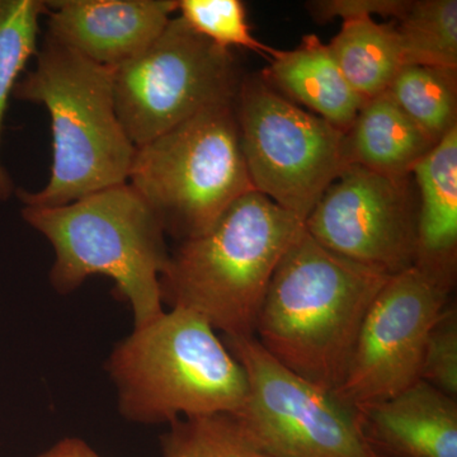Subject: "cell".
Segmentation results:
<instances>
[{
    "label": "cell",
    "mask_w": 457,
    "mask_h": 457,
    "mask_svg": "<svg viewBox=\"0 0 457 457\" xmlns=\"http://www.w3.org/2000/svg\"><path fill=\"white\" fill-rule=\"evenodd\" d=\"M411 0H315L309 2L306 8L318 22L341 18L345 21L359 18L390 17L398 21L407 11Z\"/></svg>",
    "instance_id": "cb8c5ba5"
},
{
    "label": "cell",
    "mask_w": 457,
    "mask_h": 457,
    "mask_svg": "<svg viewBox=\"0 0 457 457\" xmlns=\"http://www.w3.org/2000/svg\"><path fill=\"white\" fill-rule=\"evenodd\" d=\"M163 457H275L237 414L180 418L161 438Z\"/></svg>",
    "instance_id": "44dd1931"
},
{
    "label": "cell",
    "mask_w": 457,
    "mask_h": 457,
    "mask_svg": "<svg viewBox=\"0 0 457 457\" xmlns=\"http://www.w3.org/2000/svg\"><path fill=\"white\" fill-rule=\"evenodd\" d=\"M245 369L248 396L237 414L275 457H380L359 411L272 359L255 337L222 339Z\"/></svg>",
    "instance_id": "9c48e42d"
},
{
    "label": "cell",
    "mask_w": 457,
    "mask_h": 457,
    "mask_svg": "<svg viewBox=\"0 0 457 457\" xmlns=\"http://www.w3.org/2000/svg\"><path fill=\"white\" fill-rule=\"evenodd\" d=\"M236 59L173 16L143 53L113 69L117 116L144 145L213 104L236 101Z\"/></svg>",
    "instance_id": "ba28073f"
},
{
    "label": "cell",
    "mask_w": 457,
    "mask_h": 457,
    "mask_svg": "<svg viewBox=\"0 0 457 457\" xmlns=\"http://www.w3.org/2000/svg\"><path fill=\"white\" fill-rule=\"evenodd\" d=\"M409 177L347 165L303 228L329 251L394 276L416 266L418 201Z\"/></svg>",
    "instance_id": "30bf717a"
},
{
    "label": "cell",
    "mask_w": 457,
    "mask_h": 457,
    "mask_svg": "<svg viewBox=\"0 0 457 457\" xmlns=\"http://www.w3.org/2000/svg\"><path fill=\"white\" fill-rule=\"evenodd\" d=\"M327 45L347 82L366 101L384 95L404 66L394 22L345 21Z\"/></svg>",
    "instance_id": "e0dca14e"
},
{
    "label": "cell",
    "mask_w": 457,
    "mask_h": 457,
    "mask_svg": "<svg viewBox=\"0 0 457 457\" xmlns=\"http://www.w3.org/2000/svg\"><path fill=\"white\" fill-rule=\"evenodd\" d=\"M47 12L44 0H0V149L9 99L37 53L40 20ZM16 191L0 153V203L8 201Z\"/></svg>",
    "instance_id": "ac0fdd59"
},
{
    "label": "cell",
    "mask_w": 457,
    "mask_h": 457,
    "mask_svg": "<svg viewBox=\"0 0 457 457\" xmlns=\"http://www.w3.org/2000/svg\"><path fill=\"white\" fill-rule=\"evenodd\" d=\"M36 457H102L86 441L77 437H65Z\"/></svg>",
    "instance_id": "d4e9b609"
},
{
    "label": "cell",
    "mask_w": 457,
    "mask_h": 457,
    "mask_svg": "<svg viewBox=\"0 0 457 457\" xmlns=\"http://www.w3.org/2000/svg\"><path fill=\"white\" fill-rule=\"evenodd\" d=\"M47 7L46 36L114 69L161 35L179 0H51Z\"/></svg>",
    "instance_id": "7c38bea8"
},
{
    "label": "cell",
    "mask_w": 457,
    "mask_h": 457,
    "mask_svg": "<svg viewBox=\"0 0 457 457\" xmlns=\"http://www.w3.org/2000/svg\"><path fill=\"white\" fill-rule=\"evenodd\" d=\"M436 144L386 93L366 102L343 137L345 164L392 177L411 176Z\"/></svg>",
    "instance_id": "2e32d148"
},
{
    "label": "cell",
    "mask_w": 457,
    "mask_h": 457,
    "mask_svg": "<svg viewBox=\"0 0 457 457\" xmlns=\"http://www.w3.org/2000/svg\"><path fill=\"white\" fill-rule=\"evenodd\" d=\"M450 295L417 267L387 279L366 314L337 395L361 407L420 380L427 337Z\"/></svg>",
    "instance_id": "8fae6325"
},
{
    "label": "cell",
    "mask_w": 457,
    "mask_h": 457,
    "mask_svg": "<svg viewBox=\"0 0 457 457\" xmlns=\"http://www.w3.org/2000/svg\"><path fill=\"white\" fill-rule=\"evenodd\" d=\"M177 13L195 32L221 49L242 47L267 60L278 51L252 35L240 0H179Z\"/></svg>",
    "instance_id": "7402d4cb"
},
{
    "label": "cell",
    "mask_w": 457,
    "mask_h": 457,
    "mask_svg": "<svg viewBox=\"0 0 457 457\" xmlns=\"http://www.w3.org/2000/svg\"><path fill=\"white\" fill-rule=\"evenodd\" d=\"M390 278L329 251L303 228L270 279L255 339L284 368L336 393L370 306Z\"/></svg>",
    "instance_id": "6da1fadb"
},
{
    "label": "cell",
    "mask_w": 457,
    "mask_h": 457,
    "mask_svg": "<svg viewBox=\"0 0 457 457\" xmlns=\"http://www.w3.org/2000/svg\"><path fill=\"white\" fill-rule=\"evenodd\" d=\"M12 98L46 108L53 137L49 180L36 192L17 189L22 204L62 206L128 183L137 146L117 116L112 68L45 35Z\"/></svg>",
    "instance_id": "7a4b0ae2"
},
{
    "label": "cell",
    "mask_w": 457,
    "mask_h": 457,
    "mask_svg": "<svg viewBox=\"0 0 457 457\" xmlns=\"http://www.w3.org/2000/svg\"><path fill=\"white\" fill-rule=\"evenodd\" d=\"M179 242L203 236L254 191L234 102L213 104L137 146L128 180Z\"/></svg>",
    "instance_id": "8992f818"
},
{
    "label": "cell",
    "mask_w": 457,
    "mask_h": 457,
    "mask_svg": "<svg viewBox=\"0 0 457 457\" xmlns=\"http://www.w3.org/2000/svg\"><path fill=\"white\" fill-rule=\"evenodd\" d=\"M356 408L380 457H457V400L426 381Z\"/></svg>",
    "instance_id": "4fadbf2b"
},
{
    "label": "cell",
    "mask_w": 457,
    "mask_h": 457,
    "mask_svg": "<svg viewBox=\"0 0 457 457\" xmlns=\"http://www.w3.org/2000/svg\"><path fill=\"white\" fill-rule=\"evenodd\" d=\"M385 93L435 144L457 126L453 69L403 66Z\"/></svg>",
    "instance_id": "d6986e66"
},
{
    "label": "cell",
    "mask_w": 457,
    "mask_h": 457,
    "mask_svg": "<svg viewBox=\"0 0 457 457\" xmlns=\"http://www.w3.org/2000/svg\"><path fill=\"white\" fill-rule=\"evenodd\" d=\"M234 108L254 191L305 221L347 167L345 132L285 97L262 77L240 82Z\"/></svg>",
    "instance_id": "52a82bcc"
},
{
    "label": "cell",
    "mask_w": 457,
    "mask_h": 457,
    "mask_svg": "<svg viewBox=\"0 0 457 457\" xmlns=\"http://www.w3.org/2000/svg\"><path fill=\"white\" fill-rule=\"evenodd\" d=\"M420 380L456 398L457 396V309L447 303L427 337Z\"/></svg>",
    "instance_id": "603a6c76"
},
{
    "label": "cell",
    "mask_w": 457,
    "mask_h": 457,
    "mask_svg": "<svg viewBox=\"0 0 457 457\" xmlns=\"http://www.w3.org/2000/svg\"><path fill=\"white\" fill-rule=\"evenodd\" d=\"M394 23L404 66L457 71L456 0H411Z\"/></svg>",
    "instance_id": "ffe728a7"
},
{
    "label": "cell",
    "mask_w": 457,
    "mask_h": 457,
    "mask_svg": "<svg viewBox=\"0 0 457 457\" xmlns=\"http://www.w3.org/2000/svg\"><path fill=\"white\" fill-rule=\"evenodd\" d=\"M21 215L53 246L50 284L56 293H74L92 276H104L130 306L134 327L163 314L161 278L170 254L167 234L129 183L62 206L23 204Z\"/></svg>",
    "instance_id": "277c9868"
},
{
    "label": "cell",
    "mask_w": 457,
    "mask_h": 457,
    "mask_svg": "<svg viewBox=\"0 0 457 457\" xmlns=\"http://www.w3.org/2000/svg\"><path fill=\"white\" fill-rule=\"evenodd\" d=\"M303 228L269 197L248 192L210 230L170 252L163 303L197 315L225 338L254 337L273 273Z\"/></svg>",
    "instance_id": "3957f363"
},
{
    "label": "cell",
    "mask_w": 457,
    "mask_h": 457,
    "mask_svg": "<svg viewBox=\"0 0 457 457\" xmlns=\"http://www.w3.org/2000/svg\"><path fill=\"white\" fill-rule=\"evenodd\" d=\"M418 270L453 293L457 270V126L414 167Z\"/></svg>",
    "instance_id": "5bb4252c"
},
{
    "label": "cell",
    "mask_w": 457,
    "mask_h": 457,
    "mask_svg": "<svg viewBox=\"0 0 457 457\" xmlns=\"http://www.w3.org/2000/svg\"><path fill=\"white\" fill-rule=\"evenodd\" d=\"M106 371L120 414L137 425L239 414L248 396L245 369L216 330L182 309L134 327L114 345Z\"/></svg>",
    "instance_id": "5b68a950"
},
{
    "label": "cell",
    "mask_w": 457,
    "mask_h": 457,
    "mask_svg": "<svg viewBox=\"0 0 457 457\" xmlns=\"http://www.w3.org/2000/svg\"><path fill=\"white\" fill-rule=\"evenodd\" d=\"M269 62L262 75L264 82L343 132L368 102L352 88L317 35H306L293 50L276 51Z\"/></svg>",
    "instance_id": "9a60e30c"
}]
</instances>
